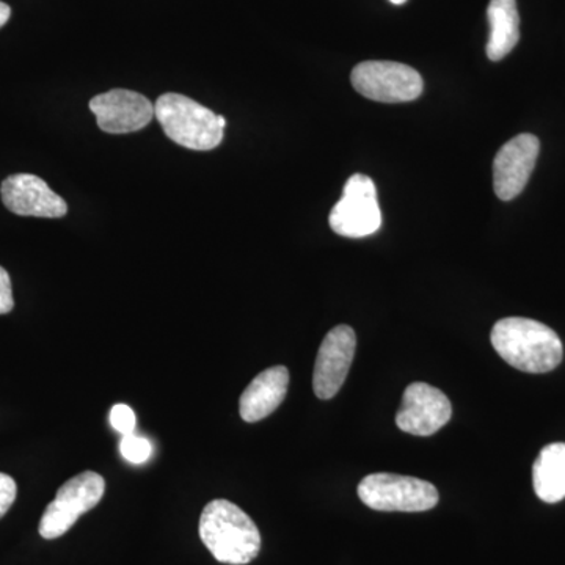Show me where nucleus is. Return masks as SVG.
<instances>
[{
  "label": "nucleus",
  "instance_id": "nucleus-8",
  "mask_svg": "<svg viewBox=\"0 0 565 565\" xmlns=\"http://www.w3.org/2000/svg\"><path fill=\"white\" fill-rule=\"evenodd\" d=\"M451 416L452 405L441 390L415 382L405 390L396 424L403 433L429 437L446 426Z\"/></svg>",
  "mask_w": 565,
  "mask_h": 565
},
{
  "label": "nucleus",
  "instance_id": "nucleus-22",
  "mask_svg": "<svg viewBox=\"0 0 565 565\" xmlns=\"http://www.w3.org/2000/svg\"><path fill=\"white\" fill-rule=\"evenodd\" d=\"M393 6H403V3L407 2V0H390Z\"/></svg>",
  "mask_w": 565,
  "mask_h": 565
},
{
  "label": "nucleus",
  "instance_id": "nucleus-7",
  "mask_svg": "<svg viewBox=\"0 0 565 565\" xmlns=\"http://www.w3.org/2000/svg\"><path fill=\"white\" fill-rule=\"evenodd\" d=\"M334 233L344 237H366L382 225L381 207L374 181L366 174H352L344 185L343 196L334 204L329 217Z\"/></svg>",
  "mask_w": 565,
  "mask_h": 565
},
{
  "label": "nucleus",
  "instance_id": "nucleus-17",
  "mask_svg": "<svg viewBox=\"0 0 565 565\" xmlns=\"http://www.w3.org/2000/svg\"><path fill=\"white\" fill-rule=\"evenodd\" d=\"M110 424L117 433L122 435V437H125V435H131L134 434V430H136V414H134V411L129 405L117 404L115 407H111Z\"/></svg>",
  "mask_w": 565,
  "mask_h": 565
},
{
  "label": "nucleus",
  "instance_id": "nucleus-11",
  "mask_svg": "<svg viewBox=\"0 0 565 565\" xmlns=\"http://www.w3.org/2000/svg\"><path fill=\"white\" fill-rule=\"evenodd\" d=\"M99 129L107 134H131L150 125L154 106L140 93L115 88L90 102Z\"/></svg>",
  "mask_w": 565,
  "mask_h": 565
},
{
  "label": "nucleus",
  "instance_id": "nucleus-18",
  "mask_svg": "<svg viewBox=\"0 0 565 565\" xmlns=\"http://www.w3.org/2000/svg\"><path fill=\"white\" fill-rule=\"evenodd\" d=\"M18 487L14 479L6 473H0V519L10 511L17 500Z\"/></svg>",
  "mask_w": 565,
  "mask_h": 565
},
{
  "label": "nucleus",
  "instance_id": "nucleus-20",
  "mask_svg": "<svg viewBox=\"0 0 565 565\" xmlns=\"http://www.w3.org/2000/svg\"><path fill=\"white\" fill-rule=\"evenodd\" d=\"M11 17V9L7 3L0 2V29L9 22Z\"/></svg>",
  "mask_w": 565,
  "mask_h": 565
},
{
  "label": "nucleus",
  "instance_id": "nucleus-13",
  "mask_svg": "<svg viewBox=\"0 0 565 565\" xmlns=\"http://www.w3.org/2000/svg\"><path fill=\"white\" fill-rule=\"evenodd\" d=\"M289 371L274 366L253 379L241 396L239 412L244 422L258 423L274 414L288 394Z\"/></svg>",
  "mask_w": 565,
  "mask_h": 565
},
{
  "label": "nucleus",
  "instance_id": "nucleus-19",
  "mask_svg": "<svg viewBox=\"0 0 565 565\" xmlns=\"http://www.w3.org/2000/svg\"><path fill=\"white\" fill-rule=\"evenodd\" d=\"M13 308L14 300L10 275L3 267H0V315H9Z\"/></svg>",
  "mask_w": 565,
  "mask_h": 565
},
{
  "label": "nucleus",
  "instance_id": "nucleus-16",
  "mask_svg": "<svg viewBox=\"0 0 565 565\" xmlns=\"http://www.w3.org/2000/svg\"><path fill=\"white\" fill-rule=\"evenodd\" d=\"M121 456L128 460L129 463L141 465L147 462L152 455V446L147 438L139 437V435L131 434L125 435L120 445Z\"/></svg>",
  "mask_w": 565,
  "mask_h": 565
},
{
  "label": "nucleus",
  "instance_id": "nucleus-14",
  "mask_svg": "<svg viewBox=\"0 0 565 565\" xmlns=\"http://www.w3.org/2000/svg\"><path fill=\"white\" fill-rule=\"evenodd\" d=\"M490 35L487 43V57L501 61L520 40V17L515 0H490L487 9Z\"/></svg>",
  "mask_w": 565,
  "mask_h": 565
},
{
  "label": "nucleus",
  "instance_id": "nucleus-1",
  "mask_svg": "<svg viewBox=\"0 0 565 565\" xmlns=\"http://www.w3.org/2000/svg\"><path fill=\"white\" fill-rule=\"evenodd\" d=\"M498 355L523 373L544 374L563 362L564 348L555 330L526 318H505L490 334Z\"/></svg>",
  "mask_w": 565,
  "mask_h": 565
},
{
  "label": "nucleus",
  "instance_id": "nucleus-2",
  "mask_svg": "<svg viewBox=\"0 0 565 565\" xmlns=\"http://www.w3.org/2000/svg\"><path fill=\"white\" fill-rule=\"evenodd\" d=\"M199 531L204 546L222 564H250L262 550L258 526L232 501H211L200 516Z\"/></svg>",
  "mask_w": 565,
  "mask_h": 565
},
{
  "label": "nucleus",
  "instance_id": "nucleus-5",
  "mask_svg": "<svg viewBox=\"0 0 565 565\" xmlns=\"http://www.w3.org/2000/svg\"><path fill=\"white\" fill-rule=\"evenodd\" d=\"M352 87L371 102L411 103L422 96V74L404 63L367 61L359 63L351 74Z\"/></svg>",
  "mask_w": 565,
  "mask_h": 565
},
{
  "label": "nucleus",
  "instance_id": "nucleus-21",
  "mask_svg": "<svg viewBox=\"0 0 565 565\" xmlns=\"http://www.w3.org/2000/svg\"><path fill=\"white\" fill-rule=\"evenodd\" d=\"M218 125H221L222 128L225 129L226 120L225 117H222V115H218Z\"/></svg>",
  "mask_w": 565,
  "mask_h": 565
},
{
  "label": "nucleus",
  "instance_id": "nucleus-3",
  "mask_svg": "<svg viewBox=\"0 0 565 565\" xmlns=\"http://www.w3.org/2000/svg\"><path fill=\"white\" fill-rule=\"evenodd\" d=\"M154 117L166 136L180 147L211 151L223 140L218 115L178 93H166L154 104Z\"/></svg>",
  "mask_w": 565,
  "mask_h": 565
},
{
  "label": "nucleus",
  "instance_id": "nucleus-10",
  "mask_svg": "<svg viewBox=\"0 0 565 565\" xmlns=\"http://www.w3.org/2000/svg\"><path fill=\"white\" fill-rule=\"evenodd\" d=\"M539 151L541 141L533 134H520L500 148L493 162V188L498 199L511 202L523 192Z\"/></svg>",
  "mask_w": 565,
  "mask_h": 565
},
{
  "label": "nucleus",
  "instance_id": "nucleus-6",
  "mask_svg": "<svg viewBox=\"0 0 565 565\" xmlns=\"http://www.w3.org/2000/svg\"><path fill=\"white\" fill-rule=\"evenodd\" d=\"M104 490L103 476L93 471H84L66 481L41 516V537L54 541L68 533L82 514L99 504Z\"/></svg>",
  "mask_w": 565,
  "mask_h": 565
},
{
  "label": "nucleus",
  "instance_id": "nucleus-12",
  "mask_svg": "<svg viewBox=\"0 0 565 565\" xmlns=\"http://www.w3.org/2000/svg\"><path fill=\"white\" fill-rule=\"evenodd\" d=\"M0 193L7 210L24 217L61 218L68 212L65 200L35 174L20 173L7 178Z\"/></svg>",
  "mask_w": 565,
  "mask_h": 565
},
{
  "label": "nucleus",
  "instance_id": "nucleus-9",
  "mask_svg": "<svg viewBox=\"0 0 565 565\" xmlns=\"http://www.w3.org/2000/svg\"><path fill=\"white\" fill-rule=\"evenodd\" d=\"M356 337L352 327L337 326L323 338L315 363L313 390L319 399H332L344 385L353 356Z\"/></svg>",
  "mask_w": 565,
  "mask_h": 565
},
{
  "label": "nucleus",
  "instance_id": "nucleus-15",
  "mask_svg": "<svg viewBox=\"0 0 565 565\" xmlns=\"http://www.w3.org/2000/svg\"><path fill=\"white\" fill-rule=\"evenodd\" d=\"M534 492L544 503L565 498V444L545 446L533 467Z\"/></svg>",
  "mask_w": 565,
  "mask_h": 565
},
{
  "label": "nucleus",
  "instance_id": "nucleus-4",
  "mask_svg": "<svg viewBox=\"0 0 565 565\" xmlns=\"http://www.w3.org/2000/svg\"><path fill=\"white\" fill-rule=\"evenodd\" d=\"M359 497L367 508L381 512H424L438 503V490L412 476L374 473L359 486Z\"/></svg>",
  "mask_w": 565,
  "mask_h": 565
}]
</instances>
